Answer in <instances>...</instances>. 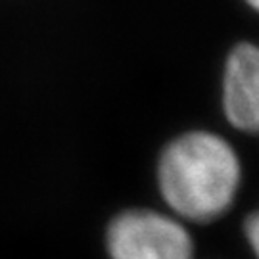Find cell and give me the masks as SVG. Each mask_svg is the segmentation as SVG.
Masks as SVG:
<instances>
[{
	"label": "cell",
	"instance_id": "6da1fadb",
	"mask_svg": "<svg viewBox=\"0 0 259 259\" xmlns=\"http://www.w3.org/2000/svg\"><path fill=\"white\" fill-rule=\"evenodd\" d=\"M242 161L229 140L192 129L169 140L157 157V190L171 215L207 225L231 211L242 186Z\"/></svg>",
	"mask_w": 259,
	"mask_h": 259
},
{
	"label": "cell",
	"instance_id": "7a4b0ae2",
	"mask_svg": "<svg viewBox=\"0 0 259 259\" xmlns=\"http://www.w3.org/2000/svg\"><path fill=\"white\" fill-rule=\"evenodd\" d=\"M111 259H194V240L186 223L157 209H127L106 231Z\"/></svg>",
	"mask_w": 259,
	"mask_h": 259
},
{
	"label": "cell",
	"instance_id": "3957f363",
	"mask_svg": "<svg viewBox=\"0 0 259 259\" xmlns=\"http://www.w3.org/2000/svg\"><path fill=\"white\" fill-rule=\"evenodd\" d=\"M221 106L236 131L259 133V45L244 40L231 48L223 67Z\"/></svg>",
	"mask_w": 259,
	"mask_h": 259
},
{
	"label": "cell",
	"instance_id": "277c9868",
	"mask_svg": "<svg viewBox=\"0 0 259 259\" xmlns=\"http://www.w3.org/2000/svg\"><path fill=\"white\" fill-rule=\"evenodd\" d=\"M244 238L250 246L253 257L259 259V209L251 211L244 221Z\"/></svg>",
	"mask_w": 259,
	"mask_h": 259
},
{
	"label": "cell",
	"instance_id": "5b68a950",
	"mask_svg": "<svg viewBox=\"0 0 259 259\" xmlns=\"http://www.w3.org/2000/svg\"><path fill=\"white\" fill-rule=\"evenodd\" d=\"M244 4L250 10H253L255 14H259V0H244Z\"/></svg>",
	"mask_w": 259,
	"mask_h": 259
}]
</instances>
